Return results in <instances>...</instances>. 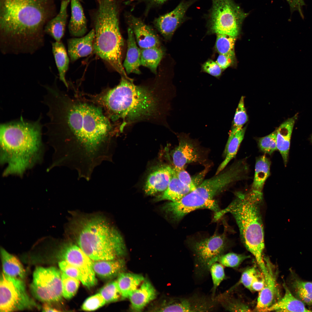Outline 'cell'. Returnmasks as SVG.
Instances as JSON below:
<instances>
[{
    "mask_svg": "<svg viewBox=\"0 0 312 312\" xmlns=\"http://www.w3.org/2000/svg\"><path fill=\"white\" fill-rule=\"evenodd\" d=\"M55 81L44 85L42 102L48 108L45 127L55 150L54 166H64L81 177L92 175L97 166L111 158L116 131L100 106L84 98L70 97Z\"/></svg>",
    "mask_w": 312,
    "mask_h": 312,
    "instance_id": "obj_1",
    "label": "cell"
},
{
    "mask_svg": "<svg viewBox=\"0 0 312 312\" xmlns=\"http://www.w3.org/2000/svg\"><path fill=\"white\" fill-rule=\"evenodd\" d=\"M53 0H0V49L32 54L45 42L44 27L56 14Z\"/></svg>",
    "mask_w": 312,
    "mask_h": 312,
    "instance_id": "obj_2",
    "label": "cell"
},
{
    "mask_svg": "<svg viewBox=\"0 0 312 312\" xmlns=\"http://www.w3.org/2000/svg\"><path fill=\"white\" fill-rule=\"evenodd\" d=\"M91 99L111 121L121 120V131L127 124L157 116L161 103L154 89L136 85L132 79L123 76L117 86L92 95Z\"/></svg>",
    "mask_w": 312,
    "mask_h": 312,
    "instance_id": "obj_3",
    "label": "cell"
},
{
    "mask_svg": "<svg viewBox=\"0 0 312 312\" xmlns=\"http://www.w3.org/2000/svg\"><path fill=\"white\" fill-rule=\"evenodd\" d=\"M40 116L32 121L19 118L0 125V162L5 176H22L40 160L43 147Z\"/></svg>",
    "mask_w": 312,
    "mask_h": 312,
    "instance_id": "obj_4",
    "label": "cell"
},
{
    "mask_svg": "<svg viewBox=\"0 0 312 312\" xmlns=\"http://www.w3.org/2000/svg\"><path fill=\"white\" fill-rule=\"evenodd\" d=\"M235 195V198L231 203L216 213V216L220 219L228 213L233 215L243 243L265 274L267 268L262 257L265 248L264 233L260 209L263 193L250 190L247 193L237 192Z\"/></svg>",
    "mask_w": 312,
    "mask_h": 312,
    "instance_id": "obj_5",
    "label": "cell"
},
{
    "mask_svg": "<svg viewBox=\"0 0 312 312\" xmlns=\"http://www.w3.org/2000/svg\"><path fill=\"white\" fill-rule=\"evenodd\" d=\"M77 245L93 261L120 258L126 248L120 234L103 218L92 216L80 218L74 224Z\"/></svg>",
    "mask_w": 312,
    "mask_h": 312,
    "instance_id": "obj_6",
    "label": "cell"
},
{
    "mask_svg": "<svg viewBox=\"0 0 312 312\" xmlns=\"http://www.w3.org/2000/svg\"><path fill=\"white\" fill-rule=\"evenodd\" d=\"M120 11L109 6L91 16L95 34L93 51L121 76L129 78L122 63L124 42L119 28Z\"/></svg>",
    "mask_w": 312,
    "mask_h": 312,
    "instance_id": "obj_7",
    "label": "cell"
},
{
    "mask_svg": "<svg viewBox=\"0 0 312 312\" xmlns=\"http://www.w3.org/2000/svg\"><path fill=\"white\" fill-rule=\"evenodd\" d=\"M228 185L224 175L221 173L215 174L203 181L180 200L166 203L163 209L170 218L175 221L180 220L188 213L200 209H207L217 213L220 209L215 198Z\"/></svg>",
    "mask_w": 312,
    "mask_h": 312,
    "instance_id": "obj_8",
    "label": "cell"
},
{
    "mask_svg": "<svg viewBox=\"0 0 312 312\" xmlns=\"http://www.w3.org/2000/svg\"><path fill=\"white\" fill-rule=\"evenodd\" d=\"M209 16V28L213 33L236 37L241 24L248 14L233 0H212Z\"/></svg>",
    "mask_w": 312,
    "mask_h": 312,
    "instance_id": "obj_9",
    "label": "cell"
},
{
    "mask_svg": "<svg viewBox=\"0 0 312 312\" xmlns=\"http://www.w3.org/2000/svg\"><path fill=\"white\" fill-rule=\"evenodd\" d=\"M35 308L40 307L28 295L23 280L2 273L0 279V312H11Z\"/></svg>",
    "mask_w": 312,
    "mask_h": 312,
    "instance_id": "obj_10",
    "label": "cell"
},
{
    "mask_svg": "<svg viewBox=\"0 0 312 312\" xmlns=\"http://www.w3.org/2000/svg\"><path fill=\"white\" fill-rule=\"evenodd\" d=\"M62 274L54 267H38L35 269L30 289L37 300L50 303L60 300L63 296Z\"/></svg>",
    "mask_w": 312,
    "mask_h": 312,
    "instance_id": "obj_11",
    "label": "cell"
},
{
    "mask_svg": "<svg viewBox=\"0 0 312 312\" xmlns=\"http://www.w3.org/2000/svg\"><path fill=\"white\" fill-rule=\"evenodd\" d=\"M226 245V235L215 234L209 237L193 242L190 245L194 259L195 273L203 276L209 272L211 265L223 254Z\"/></svg>",
    "mask_w": 312,
    "mask_h": 312,
    "instance_id": "obj_12",
    "label": "cell"
},
{
    "mask_svg": "<svg viewBox=\"0 0 312 312\" xmlns=\"http://www.w3.org/2000/svg\"><path fill=\"white\" fill-rule=\"evenodd\" d=\"M219 303L216 299L205 296L169 298L153 308L155 311L210 312L215 310Z\"/></svg>",
    "mask_w": 312,
    "mask_h": 312,
    "instance_id": "obj_13",
    "label": "cell"
},
{
    "mask_svg": "<svg viewBox=\"0 0 312 312\" xmlns=\"http://www.w3.org/2000/svg\"><path fill=\"white\" fill-rule=\"evenodd\" d=\"M59 256L77 267L82 277L83 284L88 288L95 285L97 280L93 269L92 260L77 245L66 243L62 246L59 252Z\"/></svg>",
    "mask_w": 312,
    "mask_h": 312,
    "instance_id": "obj_14",
    "label": "cell"
},
{
    "mask_svg": "<svg viewBox=\"0 0 312 312\" xmlns=\"http://www.w3.org/2000/svg\"><path fill=\"white\" fill-rule=\"evenodd\" d=\"M194 1H183L172 11L154 20L155 27L165 39H170L185 21L187 10Z\"/></svg>",
    "mask_w": 312,
    "mask_h": 312,
    "instance_id": "obj_15",
    "label": "cell"
},
{
    "mask_svg": "<svg viewBox=\"0 0 312 312\" xmlns=\"http://www.w3.org/2000/svg\"><path fill=\"white\" fill-rule=\"evenodd\" d=\"M129 27L132 30L140 49L161 46L158 36L154 30L140 19L129 14L126 16Z\"/></svg>",
    "mask_w": 312,
    "mask_h": 312,
    "instance_id": "obj_16",
    "label": "cell"
},
{
    "mask_svg": "<svg viewBox=\"0 0 312 312\" xmlns=\"http://www.w3.org/2000/svg\"><path fill=\"white\" fill-rule=\"evenodd\" d=\"M173 168L169 165L156 166L148 174L144 185L146 194L153 195L164 192L167 188L174 174Z\"/></svg>",
    "mask_w": 312,
    "mask_h": 312,
    "instance_id": "obj_17",
    "label": "cell"
},
{
    "mask_svg": "<svg viewBox=\"0 0 312 312\" xmlns=\"http://www.w3.org/2000/svg\"><path fill=\"white\" fill-rule=\"evenodd\" d=\"M179 141L178 145L173 150L172 154L174 168H184L187 164L200 161V153L192 140L183 137L180 138Z\"/></svg>",
    "mask_w": 312,
    "mask_h": 312,
    "instance_id": "obj_18",
    "label": "cell"
},
{
    "mask_svg": "<svg viewBox=\"0 0 312 312\" xmlns=\"http://www.w3.org/2000/svg\"><path fill=\"white\" fill-rule=\"evenodd\" d=\"M267 264L268 273L264 276V285L259 291L257 300L256 310L259 311H267L279 296L275 276L269 263Z\"/></svg>",
    "mask_w": 312,
    "mask_h": 312,
    "instance_id": "obj_19",
    "label": "cell"
},
{
    "mask_svg": "<svg viewBox=\"0 0 312 312\" xmlns=\"http://www.w3.org/2000/svg\"><path fill=\"white\" fill-rule=\"evenodd\" d=\"M95 31L92 29L87 35L67 40L68 52L71 62L87 56L93 51Z\"/></svg>",
    "mask_w": 312,
    "mask_h": 312,
    "instance_id": "obj_20",
    "label": "cell"
},
{
    "mask_svg": "<svg viewBox=\"0 0 312 312\" xmlns=\"http://www.w3.org/2000/svg\"><path fill=\"white\" fill-rule=\"evenodd\" d=\"M70 0L61 1L58 13L49 20L44 27V32L53 38L55 41L59 42L64 36L68 19L67 8Z\"/></svg>",
    "mask_w": 312,
    "mask_h": 312,
    "instance_id": "obj_21",
    "label": "cell"
},
{
    "mask_svg": "<svg viewBox=\"0 0 312 312\" xmlns=\"http://www.w3.org/2000/svg\"><path fill=\"white\" fill-rule=\"evenodd\" d=\"M157 296V292L154 286L148 280H144L139 287L129 296L131 310L134 311H140Z\"/></svg>",
    "mask_w": 312,
    "mask_h": 312,
    "instance_id": "obj_22",
    "label": "cell"
},
{
    "mask_svg": "<svg viewBox=\"0 0 312 312\" xmlns=\"http://www.w3.org/2000/svg\"><path fill=\"white\" fill-rule=\"evenodd\" d=\"M297 118V115L296 114L282 123L276 130L277 149L285 166L288 160L291 135Z\"/></svg>",
    "mask_w": 312,
    "mask_h": 312,
    "instance_id": "obj_23",
    "label": "cell"
},
{
    "mask_svg": "<svg viewBox=\"0 0 312 312\" xmlns=\"http://www.w3.org/2000/svg\"><path fill=\"white\" fill-rule=\"evenodd\" d=\"M127 35V53L123 65L127 74H140L141 73L140 69L141 49L137 46L133 32L129 27Z\"/></svg>",
    "mask_w": 312,
    "mask_h": 312,
    "instance_id": "obj_24",
    "label": "cell"
},
{
    "mask_svg": "<svg viewBox=\"0 0 312 312\" xmlns=\"http://www.w3.org/2000/svg\"><path fill=\"white\" fill-rule=\"evenodd\" d=\"M81 1L70 0L71 16L68 28L70 34L75 37L83 36L87 31V20Z\"/></svg>",
    "mask_w": 312,
    "mask_h": 312,
    "instance_id": "obj_25",
    "label": "cell"
},
{
    "mask_svg": "<svg viewBox=\"0 0 312 312\" xmlns=\"http://www.w3.org/2000/svg\"><path fill=\"white\" fill-rule=\"evenodd\" d=\"M246 127L239 130H231L224 151V158L216 172L217 174L223 170L236 156L245 135Z\"/></svg>",
    "mask_w": 312,
    "mask_h": 312,
    "instance_id": "obj_26",
    "label": "cell"
},
{
    "mask_svg": "<svg viewBox=\"0 0 312 312\" xmlns=\"http://www.w3.org/2000/svg\"><path fill=\"white\" fill-rule=\"evenodd\" d=\"M92 265L95 274L105 279L118 276L122 272L125 267V261L120 258L111 260H92Z\"/></svg>",
    "mask_w": 312,
    "mask_h": 312,
    "instance_id": "obj_27",
    "label": "cell"
},
{
    "mask_svg": "<svg viewBox=\"0 0 312 312\" xmlns=\"http://www.w3.org/2000/svg\"><path fill=\"white\" fill-rule=\"evenodd\" d=\"M285 290L284 296L277 301L267 310V311L310 312L302 302L296 298L291 293L284 283Z\"/></svg>",
    "mask_w": 312,
    "mask_h": 312,
    "instance_id": "obj_28",
    "label": "cell"
},
{
    "mask_svg": "<svg viewBox=\"0 0 312 312\" xmlns=\"http://www.w3.org/2000/svg\"><path fill=\"white\" fill-rule=\"evenodd\" d=\"M192 191L189 187L179 180L174 172L167 188L157 197L156 200L157 201L167 200L175 202L180 200Z\"/></svg>",
    "mask_w": 312,
    "mask_h": 312,
    "instance_id": "obj_29",
    "label": "cell"
},
{
    "mask_svg": "<svg viewBox=\"0 0 312 312\" xmlns=\"http://www.w3.org/2000/svg\"><path fill=\"white\" fill-rule=\"evenodd\" d=\"M271 164L270 160L265 155L257 158L251 190L262 192L265 182L270 175Z\"/></svg>",
    "mask_w": 312,
    "mask_h": 312,
    "instance_id": "obj_30",
    "label": "cell"
},
{
    "mask_svg": "<svg viewBox=\"0 0 312 312\" xmlns=\"http://www.w3.org/2000/svg\"><path fill=\"white\" fill-rule=\"evenodd\" d=\"M118 276L116 281L123 299L128 298L145 279L141 274L129 272H122Z\"/></svg>",
    "mask_w": 312,
    "mask_h": 312,
    "instance_id": "obj_31",
    "label": "cell"
},
{
    "mask_svg": "<svg viewBox=\"0 0 312 312\" xmlns=\"http://www.w3.org/2000/svg\"><path fill=\"white\" fill-rule=\"evenodd\" d=\"M52 52L59 73L60 79L67 88L68 85L65 76L69 63V58L64 46L61 41L51 43Z\"/></svg>",
    "mask_w": 312,
    "mask_h": 312,
    "instance_id": "obj_32",
    "label": "cell"
},
{
    "mask_svg": "<svg viewBox=\"0 0 312 312\" xmlns=\"http://www.w3.org/2000/svg\"><path fill=\"white\" fill-rule=\"evenodd\" d=\"M1 254L3 272L11 277L24 278L25 271L18 259L3 248L1 249Z\"/></svg>",
    "mask_w": 312,
    "mask_h": 312,
    "instance_id": "obj_33",
    "label": "cell"
},
{
    "mask_svg": "<svg viewBox=\"0 0 312 312\" xmlns=\"http://www.w3.org/2000/svg\"><path fill=\"white\" fill-rule=\"evenodd\" d=\"M164 54V49L161 46L141 49V65L156 74L157 67Z\"/></svg>",
    "mask_w": 312,
    "mask_h": 312,
    "instance_id": "obj_34",
    "label": "cell"
},
{
    "mask_svg": "<svg viewBox=\"0 0 312 312\" xmlns=\"http://www.w3.org/2000/svg\"><path fill=\"white\" fill-rule=\"evenodd\" d=\"M291 286L297 298L308 305H312V282L296 279Z\"/></svg>",
    "mask_w": 312,
    "mask_h": 312,
    "instance_id": "obj_35",
    "label": "cell"
},
{
    "mask_svg": "<svg viewBox=\"0 0 312 312\" xmlns=\"http://www.w3.org/2000/svg\"><path fill=\"white\" fill-rule=\"evenodd\" d=\"M236 37L221 34H217L216 47L218 52L232 58L234 55Z\"/></svg>",
    "mask_w": 312,
    "mask_h": 312,
    "instance_id": "obj_36",
    "label": "cell"
},
{
    "mask_svg": "<svg viewBox=\"0 0 312 312\" xmlns=\"http://www.w3.org/2000/svg\"><path fill=\"white\" fill-rule=\"evenodd\" d=\"M63 297L69 299L76 294L78 289L80 281L69 276L62 272L61 275Z\"/></svg>",
    "mask_w": 312,
    "mask_h": 312,
    "instance_id": "obj_37",
    "label": "cell"
},
{
    "mask_svg": "<svg viewBox=\"0 0 312 312\" xmlns=\"http://www.w3.org/2000/svg\"><path fill=\"white\" fill-rule=\"evenodd\" d=\"M219 303L226 310L231 311H249L247 305L238 300L229 298L228 296L220 295L216 297Z\"/></svg>",
    "mask_w": 312,
    "mask_h": 312,
    "instance_id": "obj_38",
    "label": "cell"
},
{
    "mask_svg": "<svg viewBox=\"0 0 312 312\" xmlns=\"http://www.w3.org/2000/svg\"><path fill=\"white\" fill-rule=\"evenodd\" d=\"M211 276L213 286L211 298L215 299L216 290L222 281L226 278L224 270L222 265L218 262L213 263L209 270Z\"/></svg>",
    "mask_w": 312,
    "mask_h": 312,
    "instance_id": "obj_39",
    "label": "cell"
},
{
    "mask_svg": "<svg viewBox=\"0 0 312 312\" xmlns=\"http://www.w3.org/2000/svg\"><path fill=\"white\" fill-rule=\"evenodd\" d=\"M249 256L233 252L223 254L217 259L216 262H218L226 267L235 268L238 266L244 261Z\"/></svg>",
    "mask_w": 312,
    "mask_h": 312,
    "instance_id": "obj_40",
    "label": "cell"
},
{
    "mask_svg": "<svg viewBox=\"0 0 312 312\" xmlns=\"http://www.w3.org/2000/svg\"><path fill=\"white\" fill-rule=\"evenodd\" d=\"M106 303L116 302L121 297V293L116 281L109 283L103 287L99 292Z\"/></svg>",
    "mask_w": 312,
    "mask_h": 312,
    "instance_id": "obj_41",
    "label": "cell"
},
{
    "mask_svg": "<svg viewBox=\"0 0 312 312\" xmlns=\"http://www.w3.org/2000/svg\"><path fill=\"white\" fill-rule=\"evenodd\" d=\"M259 147L265 154L271 155L277 150L276 145V130L270 134L259 138L258 141Z\"/></svg>",
    "mask_w": 312,
    "mask_h": 312,
    "instance_id": "obj_42",
    "label": "cell"
},
{
    "mask_svg": "<svg viewBox=\"0 0 312 312\" xmlns=\"http://www.w3.org/2000/svg\"><path fill=\"white\" fill-rule=\"evenodd\" d=\"M244 98L242 96L234 115L231 130H239L248 121L247 115L244 104Z\"/></svg>",
    "mask_w": 312,
    "mask_h": 312,
    "instance_id": "obj_43",
    "label": "cell"
},
{
    "mask_svg": "<svg viewBox=\"0 0 312 312\" xmlns=\"http://www.w3.org/2000/svg\"><path fill=\"white\" fill-rule=\"evenodd\" d=\"M106 303L105 299L99 293L87 298L83 302L81 307L84 311H92L98 309Z\"/></svg>",
    "mask_w": 312,
    "mask_h": 312,
    "instance_id": "obj_44",
    "label": "cell"
},
{
    "mask_svg": "<svg viewBox=\"0 0 312 312\" xmlns=\"http://www.w3.org/2000/svg\"><path fill=\"white\" fill-rule=\"evenodd\" d=\"M59 266L62 272L69 276L78 279L81 282V274L80 270L75 266L64 260L59 263Z\"/></svg>",
    "mask_w": 312,
    "mask_h": 312,
    "instance_id": "obj_45",
    "label": "cell"
},
{
    "mask_svg": "<svg viewBox=\"0 0 312 312\" xmlns=\"http://www.w3.org/2000/svg\"><path fill=\"white\" fill-rule=\"evenodd\" d=\"M173 168L176 175L182 183L189 187L192 191L196 187L193 182L192 177L184 168Z\"/></svg>",
    "mask_w": 312,
    "mask_h": 312,
    "instance_id": "obj_46",
    "label": "cell"
},
{
    "mask_svg": "<svg viewBox=\"0 0 312 312\" xmlns=\"http://www.w3.org/2000/svg\"><path fill=\"white\" fill-rule=\"evenodd\" d=\"M257 274V270L254 267L247 269L242 273L240 283L246 288L251 291L252 282Z\"/></svg>",
    "mask_w": 312,
    "mask_h": 312,
    "instance_id": "obj_47",
    "label": "cell"
},
{
    "mask_svg": "<svg viewBox=\"0 0 312 312\" xmlns=\"http://www.w3.org/2000/svg\"><path fill=\"white\" fill-rule=\"evenodd\" d=\"M203 70L210 75L216 77L220 75L222 69L216 62L210 60L205 62L203 66Z\"/></svg>",
    "mask_w": 312,
    "mask_h": 312,
    "instance_id": "obj_48",
    "label": "cell"
},
{
    "mask_svg": "<svg viewBox=\"0 0 312 312\" xmlns=\"http://www.w3.org/2000/svg\"><path fill=\"white\" fill-rule=\"evenodd\" d=\"M290 6L291 11L292 12L295 11L298 12L301 17L304 18L302 13L303 7L305 5L304 0H286Z\"/></svg>",
    "mask_w": 312,
    "mask_h": 312,
    "instance_id": "obj_49",
    "label": "cell"
},
{
    "mask_svg": "<svg viewBox=\"0 0 312 312\" xmlns=\"http://www.w3.org/2000/svg\"><path fill=\"white\" fill-rule=\"evenodd\" d=\"M265 282L264 275L257 274L254 278L251 285V291H260L263 288Z\"/></svg>",
    "mask_w": 312,
    "mask_h": 312,
    "instance_id": "obj_50",
    "label": "cell"
},
{
    "mask_svg": "<svg viewBox=\"0 0 312 312\" xmlns=\"http://www.w3.org/2000/svg\"><path fill=\"white\" fill-rule=\"evenodd\" d=\"M232 58L229 56L219 54L216 62L222 69H224L231 65Z\"/></svg>",
    "mask_w": 312,
    "mask_h": 312,
    "instance_id": "obj_51",
    "label": "cell"
},
{
    "mask_svg": "<svg viewBox=\"0 0 312 312\" xmlns=\"http://www.w3.org/2000/svg\"><path fill=\"white\" fill-rule=\"evenodd\" d=\"M208 166L196 175L192 177L193 182L196 187L203 181V179L208 171Z\"/></svg>",
    "mask_w": 312,
    "mask_h": 312,
    "instance_id": "obj_52",
    "label": "cell"
},
{
    "mask_svg": "<svg viewBox=\"0 0 312 312\" xmlns=\"http://www.w3.org/2000/svg\"><path fill=\"white\" fill-rule=\"evenodd\" d=\"M167 0H130L128 3L135 1L144 2L151 6H157L162 4Z\"/></svg>",
    "mask_w": 312,
    "mask_h": 312,
    "instance_id": "obj_53",
    "label": "cell"
},
{
    "mask_svg": "<svg viewBox=\"0 0 312 312\" xmlns=\"http://www.w3.org/2000/svg\"><path fill=\"white\" fill-rule=\"evenodd\" d=\"M46 303L44 304L42 308V310L43 311L45 312H57L59 311H58L56 309H55L53 308L51 305L49 304V303L45 302Z\"/></svg>",
    "mask_w": 312,
    "mask_h": 312,
    "instance_id": "obj_54",
    "label": "cell"
},
{
    "mask_svg": "<svg viewBox=\"0 0 312 312\" xmlns=\"http://www.w3.org/2000/svg\"><path fill=\"white\" fill-rule=\"evenodd\" d=\"M79 0V1L81 2L82 1H83V0Z\"/></svg>",
    "mask_w": 312,
    "mask_h": 312,
    "instance_id": "obj_55",
    "label": "cell"
},
{
    "mask_svg": "<svg viewBox=\"0 0 312 312\" xmlns=\"http://www.w3.org/2000/svg\"></svg>",
    "mask_w": 312,
    "mask_h": 312,
    "instance_id": "obj_56",
    "label": "cell"
}]
</instances>
